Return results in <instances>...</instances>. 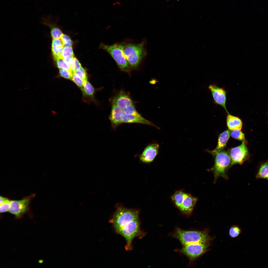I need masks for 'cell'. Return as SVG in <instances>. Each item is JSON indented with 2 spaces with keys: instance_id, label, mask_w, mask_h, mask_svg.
I'll list each match as a JSON object with an SVG mask.
<instances>
[{
  "instance_id": "cell-24",
  "label": "cell",
  "mask_w": 268,
  "mask_h": 268,
  "mask_svg": "<svg viewBox=\"0 0 268 268\" xmlns=\"http://www.w3.org/2000/svg\"><path fill=\"white\" fill-rule=\"evenodd\" d=\"M54 60L55 62L57 67L59 69H64L70 71L73 73H74L72 72L69 64L64 61L63 58L60 57Z\"/></svg>"
},
{
  "instance_id": "cell-8",
  "label": "cell",
  "mask_w": 268,
  "mask_h": 268,
  "mask_svg": "<svg viewBox=\"0 0 268 268\" xmlns=\"http://www.w3.org/2000/svg\"><path fill=\"white\" fill-rule=\"evenodd\" d=\"M35 196L33 194L20 200L11 201L9 212L17 217H21L28 210L30 203Z\"/></svg>"
},
{
  "instance_id": "cell-15",
  "label": "cell",
  "mask_w": 268,
  "mask_h": 268,
  "mask_svg": "<svg viewBox=\"0 0 268 268\" xmlns=\"http://www.w3.org/2000/svg\"><path fill=\"white\" fill-rule=\"evenodd\" d=\"M112 103L116 104L122 109L128 106L134 105L130 96L124 91H121L114 97Z\"/></svg>"
},
{
  "instance_id": "cell-28",
  "label": "cell",
  "mask_w": 268,
  "mask_h": 268,
  "mask_svg": "<svg viewBox=\"0 0 268 268\" xmlns=\"http://www.w3.org/2000/svg\"><path fill=\"white\" fill-rule=\"evenodd\" d=\"M231 135L233 138L235 139L242 141L245 140L244 134L240 130L232 131L231 132Z\"/></svg>"
},
{
  "instance_id": "cell-30",
  "label": "cell",
  "mask_w": 268,
  "mask_h": 268,
  "mask_svg": "<svg viewBox=\"0 0 268 268\" xmlns=\"http://www.w3.org/2000/svg\"><path fill=\"white\" fill-rule=\"evenodd\" d=\"M240 232V229L238 227L234 226L230 228L229 231V234L231 237L234 238L238 236Z\"/></svg>"
},
{
  "instance_id": "cell-12",
  "label": "cell",
  "mask_w": 268,
  "mask_h": 268,
  "mask_svg": "<svg viewBox=\"0 0 268 268\" xmlns=\"http://www.w3.org/2000/svg\"><path fill=\"white\" fill-rule=\"evenodd\" d=\"M42 20V23L50 28L52 39L61 38L63 34L56 25V20L58 18L49 15L43 16Z\"/></svg>"
},
{
  "instance_id": "cell-13",
  "label": "cell",
  "mask_w": 268,
  "mask_h": 268,
  "mask_svg": "<svg viewBox=\"0 0 268 268\" xmlns=\"http://www.w3.org/2000/svg\"><path fill=\"white\" fill-rule=\"evenodd\" d=\"M198 199L191 194L185 193L181 205L178 208L183 213L187 215L192 212Z\"/></svg>"
},
{
  "instance_id": "cell-5",
  "label": "cell",
  "mask_w": 268,
  "mask_h": 268,
  "mask_svg": "<svg viewBox=\"0 0 268 268\" xmlns=\"http://www.w3.org/2000/svg\"><path fill=\"white\" fill-rule=\"evenodd\" d=\"M213 155L215 156V163L211 170L214 175V182L219 177L227 179V171L228 168L230 167L231 163L230 154L226 151L222 150Z\"/></svg>"
},
{
  "instance_id": "cell-16",
  "label": "cell",
  "mask_w": 268,
  "mask_h": 268,
  "mask_svg": "<svg viewBox=\"0 0 268 268\" xmlns=\"http://www.w3.org/2000/svg\"><path fill=\"white\" fill-rule=\"evenodd\" d=\"M81 91L84 101L88 103L94 102L97 103L95 97V89L88 80L85 82L83 87Z\"/></svg>"
},
{
  "instance_id": "cell-21",
  "label": "cell",
  "mask_w": 268,
  "mask_h": 268,
  "mask_svg": "<svg viewBox=\"0 0 268 268\" xmlns=\"http://www.w3.org/2000/svg\"><path fill=\"white\" fill-rule=\"evenodd\" d=\"M185 193L182 191H177L171 196L173 202L178 208L181 205Z\"/></svg>"
},
{
  "instance_id": "cell-36",
  "label": "cell",
  "mask_w": 268,
  "mask_h": 268,
  "mask_svg": "<svg viewBox=\"0 0 268 268\" xmlns=\"http://www.w3.org/2000/svg\"><path fill=\"white\" fill-rule=\"evenodd\" d=\"M64 47L71 46L72 44V41L70 39L63 43Z\"/></svg>"
},
{
  "instance_id": "cell-26",
  "label": "cell",
  "mask_w": 268,
  "mask_h": 268,
  "mask_svg": "<svg viewBox=\"0 0 268 268\" xmlns=\"http://www.w3.org/2000/svg\"><path fill=\"white\" fill-rule=\"evenodd\" d=\"M73 74L70 71L61 68L59 69V76L66 79L71 80Z\"/></svg>"
},
{
  "instance_id": "cell-37",
  "label": "cell",
  "mask_w": 268,
  "mask_h": 268,
  "mask_svg": "<svg viewBox=\"0 0 268 268\" xmlns=\"http://www.w3.org/2000/svg\"><path fill=\"white\" fill-rule=\"evenodd\" d=\"M267 179L268 180V179Z\"/></svg>"
},
{
  "instance_id": "cell-27",
  "label": "cell",
  "mask_w": 268,
  "mask_h": 268,
  "mask_svg": "<svg viewBox=\"0 0 268 268\" xmlns=\"http://www.w3.org/2000/svg\"><path fill=\"white\" fill-rule=\"evenodd\" d=\"M74 73L84 82L88 81V76L87 71L86 69L82 67L79 69L75 70Z\"/></svg>"
},
{
  "instance_id": "cell-22",
  "label": "cell",
  "mask_w": 268,
  "mask_h": 268,
  "mask_svg": "<svg viewBox=\"0 0 268 268\" xmlns=\"http://www.w3.org/2000/svg\"><path fill=\"white\" fill-rule=\"evenodd\" d=\"M123 110L124 113L125 115H133L143 120L146 119L136 111L134 105L128 106L123 109Z\"/></svg>"
},
{
  "instance_id": "cell-2",
  "label": "cell",
  "mask_w": 268,
  "mask_h": 268,
  "mask_svg": "<svg viewBox=\"0 0 268 268\" xmlns=\"http://www.w3.org/2000/svg\"><path fill=\"white\" fill-rule=\"evenodd\" d=\"M173 236L179 240L183 245L193 243L210 242L212 240L209 235L208 229L198 231H185L177 228Z\"/></svg>"
},
{
  "instance_id": "cell-35",
  "label": "cell",
  "mask_w": 268,
  "mask_h": 268,
  "mask_svg": "<svg viewBox=\"0 0 268 268\" xmlns=\"http://www.w3.org/2000/svg\"><path fill=\"white\" fill-rule=\"evenodd\" d=\"M74 56H67L63 58V59L64 61L67 63L68 64L70 61V60L73 58Z\"/></svg>"
},
{
  "instance_id": "cell-23",
  "label": "cell",
  "mask_w": 268,
  "mask_h": 268,
  "mask_svg": "<svg viewBox=\"0 0 268 268\" xmlns=\"http://www.w3.org/2000/svg\"><path fill=\"white\" fill-rule=\"evenodd\" d=\"M257 179H267L268 178V162L263 164L261 166L256 176Z\"/></svg>"
},
{
  "instance_id": "cell-31",
  "label": "cell",
  "mask_w": 268,
  "mask_h": 268,
  "mask_svg": "<svg viewBox=\"0 0 268 268\" xmlns=\"http://www.w3.org/2000/svg\"><path fill=\"white\" fill-rule=\"evenodd\" d=\"M11 201L10 200L6 202L0 204V212L3 213L9 211L10 207Z\"/></svg>"
},
{
  "instance_id": "cell-4",
  "label": "cell",
  "mask_w": 268,
  "mask_h": 268,
  "mask_svg": "<svg viewBox=\"0 0 268 268\" xmlns=\"http://www.w3.org/2000/svg\"><path fill=\"white\" fill-rule=\"evenodd\" d=\"M139 214L138 210L119 206L117 207L110 221L117 232L130 222L138 219Z\"/></svg>"
},
{
  "instance_id": "cell-10",
  "label": "cell",
  "mask_w": 268,
  "mask_h": 268,
  "mask_svg": "<svg viewBox=\"0 0 268 268\" xmlns=\"http://www.w3.org/2000/svg\"><path fill=\"white\" fill-rule=\"evenodd\" d=\"M208 88L211 92L215 103L221 106L227 113H229L226 107L227 92L225 90L214 84H210Z\"/></svg>"
},
{
  "instance_id": "cell-9",
  "label": "cell",
  "mask_w": 268,
  "mask_h": 268,
  "mask_svg": "<svg viewBox=\"0 0 268 268\" xmlns=\"http://www.w3.org/2000/svg\"><path fill=\"white\" fill-rule=\"evenodd\" d=\"M230 155L231 159L230 167L234 165L242 164L248 155V152L245 140L242 141L240 145L231 149Z\"/></svg>"
},
{
  "instance_id": "cell-7",
  "label": "cell",
  "mask_w": 268,
  "mask_h": 268,
  "mask_svg": "<svg viewBox=\"0 0 268 268\" xmlns=\"http://www.w3.org/2000/svg\"><path fill=\"white\" fill-rule=\"evenodd\" d=\"M210 242L189 243L183 245L180 252L187 256L190 261L201 256L207 251Z\"/></svg>"
},
{
  "instance_id": "cell-3",
  "label": "cell",
  "mask_w": 268,
  "mask_h": 268,
  "mask_svg": "<svg viewBox=\"0 0 268 268\" xmlns=\"http://www.w3.org/2000/svg\"><path fill=\"white\" fill-rule=\"evenodd\" d=\"M125 44L123 43H117L108 45L101 43L100 47L107 52L112 58L121 71L130 74L131 68L123 52Z\"/></svg>"
},
{
  "instance_id": "cell-6",
  "label": "cell",
  "mask_w": 268,
  "mask_h": 268,
  "mask_svg": "<svg viewBox=\"0 0 268 268\" xmlns=\"http://www.w3.org/2000/svg\"><path fill=\"white\" fill-rule=\"evenodd\" d=\"M125 239L127 243L125 248L127 250L132 248V243L135 237L143 234L140 226L139 218L130 222L121 229L117 232Z\"/></svg>"
},
{
  "instance_id": "cell-25",
  "label": "cell",
  "mask_w": 268,
  "mask_h": 268,
  "mask_svg": "<svg viewBox=\"0 0 268 268\" xmlns=\"http://www.w3.org/2000/svg\"><path fill=\"white\" fill-rule=\"evenodd\" d=\"M81 90L83 88L84 82L74 72L73 74L71 80Z\"/></svg>"
},
{
  "instance_id": "cell-18",
  "label": "cell",
  "mask_w": 268,
  "mask_h": 268,
  "mask_svg": "<svg viewBox=\"0 0 268 268\" xmlns=\"http://www.w3.org/2000/svg\"><path fill=\"white\" fill-rule=\"evenodd\" d=\"M230 131L229 129L223 132L219 135L217 145L216 148L210 152L213 155L215 153L221 151L225 147L230 135Z\"/></svg>"
},
{
  "instance_id": "cell-32",
  "label": "cell",
  "mask_w": 268,
  "mask_h": 268,
  "mask_svg": "<svg viewBox=\"0 0 268 268\" xmlns=\"http://www.w3.org/2000/svg\"><path fill=\"white\" fill-rule=\"evenodd\" d=\"M61 39L62 40L63 43L71 39L69 36L64 34H63Z\"/></svg>"
},
{
  "instance_id": "cell-20",
  "label": "cell",
  "mask_w": 268,
  "mask_h": 268,
  "mask_svg": "<svg viewBox=\"0 0 268 268\" xmlns=\"http://www.w3.org/2000/svg\"><path fill=\"white\" fill-rule=\"evenodd\" d=\"M64 47L63 43L61 38L52 39L51 50L54 60L61 56Z\"/></svg>"
},
{
  "instance_id": "cell-14",
  "label": "cell",
  "mask_w": 268,
  "mask_h": 268,
  "mask_svg": "<svg viewBox=\"0 0 268 268\" xmlns=\"http://www.w3.org/2000/svg\"><path fill=\"white\" fill-rule=\"evenodd\" d=\"M124 114L123 109L116 105L112 103L111 109L109 116L112 127L115 129L122 123V118Z\"/></svg>"
},
{
  "instance_id": "cell-17",
  "label": "cell",
  "mask_w": 268,
  "mask_h": 268,
  "mask_svg": "<svg viewBox=\"0 0 268 268\" xmlns=\"http://www.w3.org/2000/svg\"><path fill=\"white\" fill-rule=\"evenodd\" d=\"M226 118L227 126L230 130H240L242 126L241 120L238 117L227 113Z\"/></svg>"
},
{
  "instance_id": "cell-29",
  "label": "cell",
  "mask_w": 268,
  "mask_h": 268,
  "mask_svg": "<svg viewBox=\"0 0 268 268\" xmlns=\"http://www.w3.org/2000/svg\"><path fill=\"white\" fill-rule=\"evenodd\" d=\"M74 56L73 49L71 46L64 47L60 57H62L67 56Z\"/></svg>"
},
{
  "instance_id": "cell-19",
  "label": "cell",
  "mask_w": 268,
  "mask_h": 268,
  "mask_svg": "<svg viewBox=\"0 0 268 268\" xmlns=\"http://www.w3.org/2000/svg\"><path fill=\"white\" fill-rule=\"evenodd\" d=\"M122 123H137L154 126L158 129L159 128L151 122L146 119L143 120L131 115H126L124 113L122 119Z\"/></svg>"
},
{
  "instance_id": "cell-33",
  "label": "cell",
  "mask_w": 268,
  "mask_h": 268,
  "mask_svg": "<svg viewBox=\"0 0 268 268\" xmlns=\"http://www.w3.org/2000/svg\"><path fill=\"white\" fill-rule=\"evenodd\" d=\"M75 70L79 69L82 67L80 63L76 58L75 59Z\"/></svg>"
},
{
  "instance_id": "cell-11",
  "label": "cell",
  "mask_w": 268,
  "mask_h": 268,
  "mask_svg": "<svg viewBox=\"0 0 268 268\" xmlns=\"http://www.w3.org/2000/svg\"><path fill=\"white\" fill-rule=\"evenodd\" d=\"M159 145L156 143L150 144L146 147L139 156L141 162L145 163L152 162L159 153Z\"/></svg>"
},
{
  "instance_id": "cell-1",
  "label": "cell",
  "mask_w": 268,
  "mask_h": 268,
  "mask_svg": "<svg viewBox=\"0 0 268 268\" xmlns=\"http://www.w3.org/2000/svg\"><path fill=\"white\" fill-rule=\"evenodd\" d=\"M146 44V39L138 44L125 43L123 52L131 68H136L145 57Z\"/></svg>"
},
{
  "instance_id": "cell-34",
  "label": "cell",
  "mask_w": 268,
  "mask_h": 268,
  "mask_svg": "<svg viewBox=\"0 0 268 268\" xmlns=\"http://www.w3.org/2000/svg\"><path fill=\"white\" fill-rule=\"evenodd\" d=\"M8 199L5 197L0 196V204L9 201Z\"/></svg>"
}]
</instances>
